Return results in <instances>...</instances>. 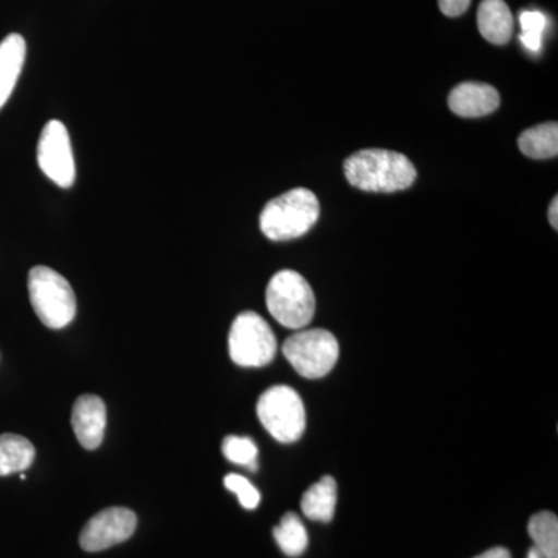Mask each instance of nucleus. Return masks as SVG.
Wrapping results in <instances>:
<instances>
[{
    "instance_id": "nucleus-13",
    "label": "nucleus",
    "mask_w": 558,
    "mask_h": 558,
    "mask_svg": "<svg viewBox=\"0 0 558 558\" xmlns=\"http://www.w3.org/2000/svg\"><path fill=\"white\" fill-rule=\"evenodd\" d=\"M478 28L483 38L505 46L513 35V16L505 0H483L478 9Z\"/></svg>"
},
{
    "instance_id": "nucleus-17",
    "label": "nucleus",
    "mask_w": 558,
    "mask_h": 558,
    "mask_svg": "<svg viewBox=\"0 0 558 558\" xmlns=\"http://www.w3.org/2000/svg\"><path fill=\"white\" fill-rule=\"evenodd\" d=\"M274 537L282 553L289 557L303 556L310 545L306 527L300 517L293 512L282 517L281 523L274 529Z\"/></svg>"
},
{
    "instance_id": "nucleus-2",
    "label": "nucleus",
    "mask_w": 558,
    "mask_h": 558,
    "mask_svg": "<svg viewBox=\"0 0 558 558\" xmlns=\"http://www.w3.org/2000/svg\"><path fill=\"white\" fill-rule=\"evenodd\" d=\"M319 218V202L311 190H290L275 197L260 213V231L270 241H290L303 236Z\"/></svg>"
},
{
    "instance_id": "nucleus-18",
    "label": "nucleus",
    "mask_w": 558,
    "mask_h": 558,
    "mask_svg": "<svg viewBox=\"0 0 558 558\" xmlns=\"http://www.w3.org/2000/svg\"><path fill=\"white\" fill-rule=\"evenodd\" d=\"M529 535L545 558H558V520L556 513H535L529 521Z\"/></svg>"
},
{
    "instance_id": "nucleus-1",
    "label": "nucleus",
    "mask_w": 558,
    "mask_h": 558,
    "mask_svg": "<svg viewBox=\"0 0 558 558\" xmlns=\"http://www.w3.org/2000/svg\"><path fill=\"white\" fill-rule=\"evenodd\" d=\"M344 175L355 189L368 193H396L410 189L417 178L409 157L388 149H363L344 161Z\"/></svg>"
},
{
    "instance_id": "nucleus-10",
    "label": "nucleus",
    "mask_w": 558,
    "mask_h": 558,
    "mask_svg": "<svg viewBox=\"0 0 558 558\" xmlns=\"http://www.w3.org/2000/svg\"><path fill=\"white\" fill-rule=\"evenodd\" d=\"M72 427L86 450L101 446L106 429V403L94 395L80 396L73 403Z\"/></svg>"
},
{
    "instance_id": "nucleus-8",
    "label": "nucleus",
    "mask_w": 558,
    "mask_h": 558,
    "mask_svg": "<svg viewBox=\"0 0 558 558\" xmlns=\"http://www.w3.org/2000/svg\"><path fill=\"white\" fill-rule=\"evenodd\" d=\"M40 171L61 189L75 183L76 168L68 128L60 120H50L40 132L38 142Z\"/></svg>"
},
{
    "instance_id": "nucleus-23",
    "label": "nucleus",
    "mask_w": 558,
    "mask_h": 558,
    "mask_svg": "<svg viewBox=\"0 0 558 558\" xmlns=\"http://www.w3.org/2000/svg\"><path fill=\"white\" fill-rule=\"evenodd\" d=\"M475 558H512V556H510L509 550L506 548H492Z\"/></svg>"
},
{
    "instance_id": "nucleus-21",
    "label": "nucleus",
    "mask_w": 558,
    "mask_h": 558,
    "mask_svg": "<svg viewBox=\"0 0 558 558\" xmlns=\"http://www.w3.org/2000/svg\"><path fill=\"white\" fill-rule=\"evenodd\" d=\"M223 484L229 488L230 492L238 495L242 508L253 510L258 508L260 501V495L258 488L253 486L247 478L241 475H227L223 480Z\"/></svg>"
},
{
    "instance_id": "nucleus-7",
    "label": "nucleus",
    "mask_w": 558,
    "mask_h": 558,
    "mask_svg": "<svg viewBox=\"0 0 558 558\" xmlns=\"http://www.w3.org/2000/svg\"><path fill=\"white\" fill-rule=\"evenodd\" d=\"M282 354L300 376L322 379L337 365L340 347L329 330H300L284 341Z\"/></svg>"
},
{
    "instance_id": "nucleus-5",
    "label": "nucleus",
    "mask_w": 558,
    "mask_h": 558,
    "mask_svg": "<svg viewBox=\"0 0 558 558\" xmlns=\"http://www.w3.org/2000/svg\"><path fill=\"white\" fill-rule=\"evenodd\" d=\"M263 427L281 444L296 442L306 429V410L295 389L275 385L263 392L256 405Z\"/></svg>"
},
{
    "instance_id": "nucleus-16",
    "label": "nucleus",
    "mask_w": 558,
    "mask_h": 558,
    "mask_svg": "<svg viewBox=\"0 0 558 558\" xmlns=\"http://www.w3.org/2000/svg\"><path fill=\"white\" fill-rule=\"evenodd\" d=\"M519 146L531 159H553L558 154V124L556 121L538 124L520 135Z\"/></svg>"
},
{
    "instance_id": "nucleus-3",
    "label": "nucleus",
    "mask_w": 558,
    "mask_h": 558,
    "mask_svg": "<svg viewBox=\"0 0 558 558\" xmlns=\"http://www.w3.org/2000/svg\"><path fill=\"white\" fill-rule=\"evenodd\" d=\"M266 304L271 317L289 329L306 328L317 307L310 282L295 270H281L271 277Z\"/></svg>"
},
{
    "instance_id": "nucleus-4",
    "label": "nucleus",
    "mask_w": 558,
    "mask_h": 558,
    "mask_svg": "<svg viewBox=\"0 0 558 558\" xmlns=\"http://www.w3.org/2000/svg\"><path fill=\"white\" fill-rule=\"evenodd\" d=\"M28 293L33 310L47 328H65L75 318V292L57 270L46 266L33 267L28 274Z\"/></svg>"
},
{
    "instance_id": "nucleus-24",
    "label": "nucleus",
    "mask_w": 558,
    "mask_h": 558,
    "mask_svg": "<svg viewBox=\"0 0 558 558\" xmlns=\"http://www.w3.org/2000/svg\"><path fill=\"white\" fill-rule=\"evenodd\" d=\"M549 223L554 229H558V199L554 197L553 204L549 207Z\"/></svg>"
},
{
    "instance_id": "nucleus-11",
    "label": "nucleus",
    "mask_w": 558,
    "mask_h": 558,
    "mask_svg": "<svg viewBox=\"0 0 558 558\" xmlns=\"http://www.w3.org/2000/svg\"><path fill=\"white\" fill-rule=\"evenodd\" d=\"M499 92L490 84L462 83L450 92L451 112L464 119H478L498 109Z\"/></svg>"
},
{
    "instance_id": "nucleus-6",
    "label": "nucleus",
    "mask_w": 558,
    "mask_h": 558,
    "mask_svg": "<svg viewBox=\"0 0 558 558\" xmlns=\"http://www.w3.org/2000/svg\"><path fill=\"white\" fill-rule=\"evenodd\" d=\"M278 351L277 337L269 323L256 312H242L231 325L230 357L242 368H263Z\"/></svg>"
},
{
    "instance_id": "nucleus-25",
    "label": "nucleus",
    "mask_w": 558,
    "mask_h": 558,
    "mask_svg": "<svg viewBox=\"0 0 558 558\" xmlns=\"http://www.w3.org/2000/svg\"><path fill=\"white\" fill-rule=\"evenodd\" d=\"M527 558H545V557H543V554L539 553V550L537 548H535V546H532V548L529 549Z\"/></svg>"
},
{
    "instance_id": "nucleus-19",
    "label": "nucleus",
    "mask_w": 558,
    "mask_h": 558,
    "mask_svg": "<svg viewBox=\"0 0 558 558\" xmlns=\"http://www.w3.org/2000/svg\"><path fill=\"white\" fill-rule=\"evenodd\" d=\"M223 457L238 465L250 470L258 469V447L250 438L241 436H227L222 444Z\"/></svg>"
},
{
    "instance_id": "nucleus-12",
    "label": "nucleus",
    "mask_w": 558,
    "mask_h": 558,
    "mask_svg": "<svg viewBox=\"0 0 558 558\" xmlns=\"http://www.w3.org/2000/svg\"><path fill=\"white\" fill-rule=\"evenodd\" d=\"M25 54L27 44L17 33H11L0 43V109L7 105L16 87L24 68Z\"/></svg>"
},
{
    "instance_id": "nucleus-14",
    "label": "nucleus",
    "mask_w": 558,
    "mask_h": 558,
    "mask_svg": "<svg viewBox=\"0 0 558 558\" xmlns=\"http://www.w3.org/2000/svg\"><path fill=\"white\" fill-rule=\"evenodd\" d=\"M336 508L337 483L332 476H323L318 483L312 484L301 498V510L312 521L330 523Z\"/></svg>"
},
{
    "instance_id": "nucleus-9",
    "label": "nucleus",
    "mask_w": 558,
    "mask_h": 558,
    "mask_svg": "<svg viewBox=\"0 0 558 558\" xmlns=\"http://www.w3.org/2000/svg\"><path fill=\"white\" fill-rule=\"evenodd\" d=\"M137 517L126 508L101 510L81 531L80 545L87 553H100L132 537Z\"/></svg>"
},
{
    "instance_id": "nucleus-15",
    "label": "nucleus",
    "mask_w": 558,
    "mask_h": 558,
    "mask_svg": "<svg viewBox=\"0 0 558 558\" xmlns=\"http://www.w3.org/2000/svg\"><path fill=\"white\" fill-rule=\"evenodd\" d=\"M35 447L27 438L13 433L0 435V476L24 472L35 461Z\"/></svg>"
},
{
    "instance_id": "nucleus-20",
    "label": "nucleus",
    "mask_w": 558,
    "mask_h": 558,
    "mask_svg": "<svg viewBox=\"0 0 558 558\" xmlns=\"http://www.w3.org/2000/svg\"><path fill=\"white\" fill-rule=\"evenodd\" d=\"M521 40L526 49L538 51L542 47L543 32L546 27L545 14L539 11H523L520 16Z\"/></svg>"
},
{
    "instance_id": "nucleus-22",
    "label": "nucleus",
    "mask_w": 558,
    "mask_h": 558,
    "mask_svg": "<svg viewBox=\"0 0 558 558\" xmlns=\"http://www.w3.org/2000/svg\"><path fill=\"white\" fill-rule=\"evenodd\" d=\"M472 0H439V9L446 16L458 17L469 10Z\"/></svg>"
}]
</instances>
